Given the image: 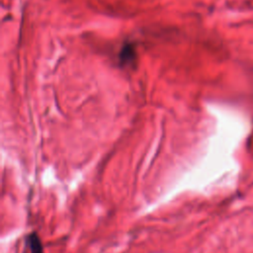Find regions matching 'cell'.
Wrapping results in <instances>:
<instances>
[{
  "label": "cell",
  "instance_id": "cell-1",
  "mask_svg": "<svg viewBox=\"0 0 253 253\" xmlns=\"http://www.w3.org/2000/svg\"><path fill=\"white\" fill-rule=\"evenodd\" d=\"M25 244L28 247L30 253H43L42 240L36 231H32L26 235Z\"/></svg>",
  "mask_w": 253,
  "mask_h": 253
}]
</instances>
